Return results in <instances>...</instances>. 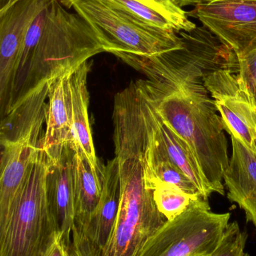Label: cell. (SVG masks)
I'll return each instance as SVG.
<instances>
[{"instance_id": "cell-1", "label": "cell", "mask_w": 256, "mask_h": 256, "mask_svg": "<svg viewBox=\"0 0 256 256\" xmlns=\"http://www.w3.org/2000/svg\"><path fill=\"white\" fill-rule=\"evenodd\" d=\"M113 122L120 176V204L102 256H137L167 220L156 207L153 191L145 184L144 149L147 124L141 104L127 98L117 99Z\"/></svg>"}, {"instance_id": "cell-2", "label": "cell", "mask_w": 256, "mask_h": 256, "mask_svg": "<svg viewBox=\"0 0 256 256\" xmlns=\"http://www.w3.org/2000/svg\"><path fill=\"white\" fill-rule=\"evenodd\" d=\"M105 52L91 27L77 13L51 0L46 24L30 61L14 82L4 117L36 87Z\"/></svg>"}, {"instance_id": "cell-3", "label": "cell", "mask_w": 256, "mask_h": 256, "mask_svg": "<svg viewBox=\"0 0 256 256\" xmlns=\"http://www.w3.org/2000/svg\"><path fill=\"white\" fill-rule=\"evenodd\" d=\"M50 164L42 144L7 219L0 224V256H43L58 234L47 200Z\"/></svg>"}, {"instance_id": "cell-4", "label": "cell", "mask_w": 256, "mask_h": 256, "mask_svg": "<svg viewBox=\"0 0 256 256\" xmlns=\"http://www.w3.org/2000/svg\"><path fill=\"white\" fill-rule=\"evenodd\" d=\"M46 100L43 96H29L2 118L0 224L7 219L42 146Z\"/></svg>"}, {"instance_id": "cell-5", "label": "cell", "mask_w": 256, "mask_h": 256, "mask_svg": "<svg viewBox=\"0 0 256 256\" xmlns=\"http://www.w3.org/2000/svg\"><path fill=\"white\" fill-rule=\"evenodd\" d=\"M72 8L94 32L105 52L150 57L183 46L178 34L141 25L104 0H75Z\"/></svg>"}, {"instance_id": "cell-6", "label": "cell", "mask_w": 256, "mask_h": 256, "mask_svg": "<svg viewBox=\"0 0 256 256\" xmlns=\"http://www.w3.org/2000/svg\"><path fill=\"white\" fill-rule=\"evenodd\" d=\"M231 214L213 212L200 198L180 216L167 221L137 256H208L219 246Z\"/></svg>"}, {"instance_id": "cell-7", "label": "cell", "mask_w": 256, "mask_h": 256, "mask_svg": "<svg viewBox=\"0 0 256 256\" xmlns=\"http://www.w3.org/2000/svg\"><path fill=\"white\" fill-rule=\"evenodd\" d=\"M187 14L228 46L238 60L256 49V0H200Z\"/></svg>"}, {"instance_id": "cell-8", "label": "cell", "mask_w": 256, "mask_h": 256, "mask_svg": "<svg viewBox=\"0 0 256 256\" xmlns=\"http://www.w3.org/2000/svg\"><path fill=\"white\" fill-rule=\"evenodd\" d=\"M237 72L222 68L206 75L204 84L220 114L225 130L256 150V102L239 84Z\"/></svg>"}, {"instance_id": "cell-9", "label": "cell", "mask_w": 256, "mask_h": 256, "mask_svg": "<svg viewBox=\"0 0 256 256\" xmlns=\"http://www.w3.org/2000/svg\"><path fill=\"white\" fill-rule=\"evenodd\" d=\"M49 0H12L0 10V104L1 115L7 106L12 80L26 33Z\"/></svg>"}, {"instance_id": "cell-10", "label": "cell", "mask_w": 256, "mask_h": 256, "mask_svg": "<svg viewBox=\"0 0 256 256\" xmlns=\"http://www.w3.org/2000/svg\"><path fill=\"white\" fill-rule=\"evenodd\" d=\"M73 70L65 72L50 86L42 149L53 164L60 159L65 149L72 144L71 76Z\"/></svg>"}, {"instance_id": "cell-11", "label": "cell", "mask_w": 256, "mask_h": 256, "mask_svg": "<svg viewBox=\"0 0 256 256\" xmlns=\"http://www.w3.org/2000/svg\"><path fill=\"white\" fill-rule=\"evenodd\" d=\"M74 155L72 146L66 148L56 164H50L46 179L48 206L66 246L70 244L75 220Z\"/></svg>"}, {"instance_id": "cell-12", "label": "cell", "mask_w": 256, "mask_h": 256, "mask_svg": "<svg viewBox=\"0 0 256 256\" xmlns=\"http://www.w3.org/2000/svg\"><path fill=\"white\" fill-rule=\"evenodd\" d=\"M135 22L159 31L180 34L197 26L174 0H104Z\"/></svg>"}, {"instance_id": "cell-13", "label": "cell", "mask_w": 256, "mask_h": 256, "mask_svg": "<svg viewBox=\"0 0 256 256\" xmlns=\"http://www.w3.org/2000/svg\"><path fill=\"white\" fill-rule=\"evenodd\" d=\"M231 137L232 156L224 174L228 198L245 212L247 222L256 227V150Z\"/></svg>"}, {"instance_id": "cell-14", "label": "cell", "mask_w": 256, "mask_h": 256, "mask_svg": "<svg viewBox=\"0 0 256 256\" xmlns=\"http://www.w3.org/2000/svg\"><path fill=\"white\" fill-rule=\"evenodd\" d=\"M140 90L144 98L146 116L155 140L163 148L171 162L180 168L197 186L203 200L208 201L209 197L214 192L206 179L192 149L159 118L144 96L141 87Z\"/></svg>"}, {"instance_id": "cell-15", "label": "cell", "mask_w": 256, "mask_h": 256, "mask_svg": "<svg viewBox=\"0 0 256 256\" xmlns=\"http://www.w3.org/2000/svg\"><path fill=\"white\" fill-rule=\"evenodd\" d=\"M91 63L85 62L75 68L71 76L72 105V144L74 150L81 149L95 172H101V166L96 154L90 120V96L87 88V78Z\"/></svg>"}, {"instance_id": "cell-16", "label": "cell", "mask_w": 256, "mask_h": 256, "mask_svg": "<svg viewBox=\"0 0 256 256\" xmlns=\"http://www.w3.org/2000/svg\"><path fill=\"white\" fill-rule=\"evenodd\" d=\"M120 198L118 161L114 158L104 166L102 196L96 210L89 219L82 220L89 236L102 255L117 218Z\"/></svg>"}, {"instance_id": "cell-17", "label": "cell", "mask_w": 256, "mask_h": 256, "mask_svg": "<svg viewBox=\"0 0 256 256\" xmlns=\"http://www.w3.org/2000/svg\"><path fill=\"white\" fill-rule=\"evenodd\" d=\"M104 168L95 172L81 149L74 155V194L75 218H90L101 198Z\"/></svg>"}, {"instance_id": "cell-18", "label": "cell", "mask_w": 256, "mask_h": 256, "mask_svg": "<svg viewBox=\"0 0 256 256\" xmlns=\"http://www.w3.org/2000/svg\"><path fill=\"white\" fill-rule=\"evenodd\" d=\"M201 197L189 195L174 185L159 182L153 190V200L159 212L167 221L172 220L184 213L194 202Z\"/></svg>"}, {"instance_id": "cell-19", "label": "cell", "mask_w": 256, "mask_h": 256, "mask_svg": "<svg viewBox=\"0 0 256 256\" xmlns=\"http://www.w3.org/2000/svg\"><path fill=\"white\" fill-rule=\"evenodd\" d=\"M248 238L237 221L230 222L219 246L208 256H250L246 250Z\"/></svg>"}, {"instance_id": "cell-20", "label": "cell", "mask_w": 256, "mask_h": 256, "mask_svg": "<svg viewBox=\"0 0 256 256\" xmlns=\"http://www.w3.org/2000/svg\"><path fill=\"white\" fill-rule=\"evenodd\" d=\"M239 84L256 102V49L239 58Z\"/></svg>"}, {"instance_id": "cell-21", "label": "cell", "mask_w": 256, "mask_h": 256, "mask_svg": "<svg viewBox=\"0 0 256 256\" xmlns=\"http://www.w3.org/2000/svg\"><path fill=\"white\" fill-rule=\"evenodd\" d=\"M179 6L183 8L185 6H195L200 0H174Z\"/></svg>"}, {"instance_id": "cell-22", "label": "cell", "mask_w": 256, "mask_h": 256, "mask_svg": "<svg viewBox=\"0 0 256 256\" xmlns=\"http://www.w3.org/2000/svg\"><path fill=\"white\" fill-rule=\"evenodd\" d=\"M57 2L60 3L62 6H64L66 9L72 8V3L75 1V0H57Z\"/></svg>"}, {"instance_id": "cell-23", "label": "cell", "mask_w": 256, "mask_h": 256, "mask_svg": "<svg viewBox=\"0 0 256 256\" xmlns=\"http://www.w3.org/2000/svg\"><path fill=\"white\" fill-rule=\"evenodd\" d=\"M9 1H12V0H2V2H3V3Z\"/></svg>"}]
</instances>
